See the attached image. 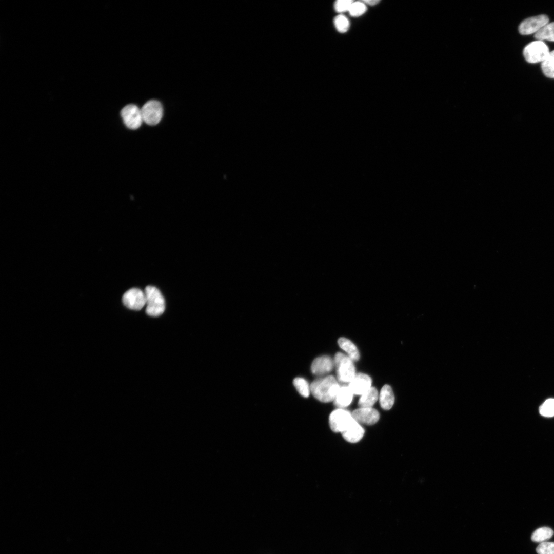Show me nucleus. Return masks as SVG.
<instances>
[{
	"label": "nucleus",
	"mask_w": 554,
	"mask_h": 554,
	"mask_svg": "<svg viewBox=\"0 0 554 554\" xmlns=\"http://www.w3.org/2000/svg\"><path fill=\"white\" fill-rule=\"evenodd\" d=\"M340 388L335 378L327 375L314 380L310 385V391L319 401L326 403L334 400Z\"/></svg>",
	"instance_id": "obj_1"
},
{
	"label": "nucleus",
	"mask_w": 554,
	"mask_h": 554,
	"mask_svg": "<svg viewBox=\"0 0 554 554\" xmlns=\"http://www.w3.org/2000/svg\"><path fill=\"white\" fill-rule=\"evenodd\" d=\"M146 298V312L151 316L162 315L165 309V299L160 291L155 287L147 286L144 290Z\"/></svg>",
	"instance_id": "obj_2"
},
{
	"label": "nucleus",
	"mask_w": 554,
	"mask_h": 554,
	"mask_svg": "<svg viewBox=\"0 0 554 554\" xmlns=\"http://www.w3.org/2000/svg\"><path fill=\"white\" fill-rule=\"evenodd\" d=\"M334 364L340 382L349 383L356 374L353 361L346 354L337 352L334 355Z\"/></svg>",
	"instance_id": "obj_3"
},
{
	"label": "nucleus",
	"mask_w": 554,
	"mask_h": 554,
	"mask_svg": "<svg viewBox=\"0 0 554 554\" xmlns=\"http://www.w3.org/2000/svg\"><path fill=\"white\" fill-rule=\"evenodd\" d=\"M354 420L352 413L343 408H338L330 413L329 417V424L333 431L342 433Z\"/></svg>",
	"instance_id": "obj_4"
},
{
	"label": "nucleus",
	"mask_w": 554,
	"mask_h": 554,
	"mask_svg": "<svg viewBox=\"0 0 554 554\" xmlns=\"http://www.w3.org/2000/svg\"><path fill=\"white\" fill-rule=\"evenodd\" d=\"M548 47L541 41H536L528 44L523 50L525 60L530 63L542 62L548 55Z\"/></svg>",
	"instance_id": "obj_5"
},
{
	"label": "nucleus",
	"mask_w": 554,
	"mask_h": 554,
	"mask_svg": "<svg viewBox=\"0 0 554 554\" xmlns=\"http://www.w3.org/2000/svg\"><path fill=\"white\" fill-rule=\"evenodd\" d=\"M143 121L149 125L157 124L162 119L163 109L161 103L154 100L147 102L141 109Z\"/></svg>",
	"instance_id": "obj_6"
},
{
	"label": "nucleus",
	"mask_w": 554,
	"mask_h": 554,
	"mask_svg": "<svg viewBox=\"0 0 554 554\" xmlns=\"http://www.w3.org/2000/svg\"><path fill=\"white\" fill-rule=\"evenodd\" d=\"M121 115L126 126L132 130L138 128L143 118L141 109L134 104L125 106L121 111Z\"/></svg>",
	"instance_id": "obj_7"
},
{
	"label": "nucleus",
	"mask_w": 554,
	"mask_h": 554,
	"mask_svg": "<svg viewBox=\"0 0 554 554\" xmlns=\"http://www.w3.org/2000/svg\"><path fill=\"white\" fill-rule=\"evenodd\" d=\"M122 301L128 308L140 310L146 305L145 292L136 288L130 289L123 294Z\"/></svg>",
	"instance_id": "obj_8"
},
{
	"label": "nucleus",
	"mask_w": 554,
	"mask_h": 554,
	"mask_svg": "<svg viewBox=\"0 0 554 554\" xmlns=\"http://www.w3.org/2000/svg\"><path fill=\"white\" fill-rule=\"evenodd\" d=\"M549 18L545 15L531 17L524 20L519 26V31L522 35H528L537 32L547 24Z\"/></svg>",
	"instance_id": "obj_9"
},
{
	"label": "nucleus",
	"mask_w": 554,
	"mask_h": 554,
	"mask_svg": "<svg viewBox=\"0 0 554 554\" xmlns=\"http://www.w3.org/2000/svg\"><path fill=\"white\" fill-rule=\"evenodd\" d=\"M352 414L354 419L361 425H373L380 418L379 412L372 407H359L355 409Z\"/></svg>",
	"instance_id": "obj_10"
},
{
	"label": "nucleus",
	"mask_w": 554,
	"mask_h": 554,
	"mask_svg": "<svg viewBox=\"0 0 554 554\" xmlns=\"http://www.w3.org/2000/svg\"><path fill=\"white\" fill-rule=\"evenodd\" d=\"M371 379L367 374L357 373L349 383V388L353 394L362 395L371 387Z\"/></svg>",
	"instance_id": "obj_11"
},
{
	"label": "nucleus",
	"mask_w": 554,
	"mask_h": 554,
	"mask_svg": "<svg viewBox=\"0 0 554 554\" xmlns=\"http://www.w3.org/2000/svg\"><path fill=\"white\" fill-rule=\"evenodd\" d=\"M334 366V361L331 357L323 355L313 360L311 366V370L314 375H324L331 372Z\"/></svg>",
	"instance_id": "obj_12"
},
{
	"label": "nucleus",
	"mask_w": 554,
	"mask_h": 554,
	"mask_svg": "<svg viewBox=\"0 0 554 554\" xmlns=\"http://www.w3.org/2000/svg\"><path fill=\"white\" fill-rule=\"evenodd\" d=\"M365 430L361 425L355 420L349 427L342 432L344 439L350 443H357L360 441L364 434Z\"/></svg>",
	"instance_id": "obj_13"
},
{
	"label": "nucleus",
	"mask_w": 554,
	"mask_h": 554,
	"mask_svg": "<svg viewBox=\"0 0 554 554\" xmlns=\"http://www.w3.org/2000/svg\"><path fill=\"white\" fill-rule=\"evenodd\" d=\"M353 394L348 386L340 387L334 400V404L339 408L348 406L352 401Z\"/></svg>",
	"instance_id": "obj_14"
},
{
	"label": "nucleus",
	"mask_w": 554,
	"mask_h": 554,
	"mask_svg": "<svg viewBox=\"0 0 554 554\" xmlns=\"http://www.w3.org/2000/svg\"><path fill=\"white\" fill-rule=\"evenodd\" d=\"M379 398L380 406L383 409H391L394 402V396L391 387L388 385H384L380 391Z\"/></svg>",
	"instance_id": "obj_15"
},
{
	"label": "nucleus",
	"mask_w": 554,
	"mask_h": 554,
	"mask_svg": "<svg viewBox=\"0 0 554 554\" xmlns=\"http://www.w3.org/2000/svg\"><path fill=\"white\" fill-rule=\"evenodd\" d=\"M339 346L344 350L352 361H357L360 359L359 351L356 346L349 339L341 337L338 340Z\"/></svg>",
	"instance_id": "obj_16"
},
{
	"label": "nucleus",
	"mask_w": 554,
	"mask_h": 554,
	"mask_svg": "<svg viewBox=\"0 0 554 554\" xmlns=\"http://www.w3.org/2000/svg\"><path fill=\"white\" fill-rule=\"evenodd\" d=\"M379 398L377 389L371 387L366 392L361 395L359 402V407H372Z\"/></svg>",
	"instance_id": "obj_17"
},
{
	"label": "nucleus",
	"mask_w": 554,
	"mask_h": 554,
	"mask_svg": "<svg viewBox=\"0 0 554 554\" xmlns=\"http://www.w3.org/2000/svg\"><path fill=\"white\" fill-rule=\"evenodd\" d=\"M538 41H554V22L548 23L535 34Z\"/></svg>",
	"instance_id": "obj_18"
},
{
	"label": "nucleus",
	"mask_w": 554,
	"mask_h": 554,
	"mask_svg": "<svg viewBox=\"0 0 554 554\" xmlns=\"http://www.w3.org/2000/svg\"><path fill=\"white\" fill-rule=\"evenodd\" d=\"M553 530L547 527L537 529L531 535V539L535 542H543L549 539L553 535Z\"/></svg>",
	"instance_id": "obj_19"
},
{
	"label": "nucleus",
	"mask_w": 554,
	"mask_h": 554,
	"mask_svg": "<svg viewBox=\"0 0 554 554\" xmlns=\"http://www.w3.org/2000/svg\"><path fill=\"white\" fill-rule=\"evenodd\" d=\"M541 68L545 76L554 78V50L542 62Z\"/></svg>",
	"instance_id": "obj_20"
},
{
	"label": "nucleus",
	"mask_w": 554,
	"mask_h": 554,
	"mask_svg": "<svg viewBox=\"0 0 554 554\" xmlns=\"http://www.w3.org/2000/svg\"><path fill=\"white\" fill-rule=\"evenodd\" d=\"M293 384L298 392L303 397L307 398L310 393V385L304 378L298 377L293 381Z\"/></svg>",
	"instance_id": "obj_21"
},
{
	"label": "nucleus",
	"mask_w": 554,
	"mask_h": 554,
	"mask_svg": "<svg viewBox=\"0 0 554 554\" xmlns=\"http://www.w3.org/2000/svg\"><path fill=\"white\" fill-rule=\"evenodd\" d=\"M333 23L337 30L341 33L347 32L350 27L349 19L342 14H339L335 17Z\"/></svg>",
	"instance_id": "obj_22"
},
{
	"label": "nucleus",
	"mask_w": 554,
	"mask_h": 554,
	"mask_svg": "<svg viewBox=\"0 0 554 554\" xmlns=\"http://www.w3.org/2000/svg\"><path fill=\"white\" fill-rule=\"evenodd\" d=\"M539 411L543 417L547 418L554 417V398L546 400L540 406Z\"/></svg>",
	"instance_id": "obj_23"
},
{
	"label": "nucleus",
	"mask_w": 554,
	"mask_h": 554,
	"mask_svg": "<svg viewBox=\"0 0 554 554\" xmlns=\"http://www.w3.org/2000/svg\"><path fill=\"white\" fill-rule=\"evenodd\" d=\"M366 10L367 6L362 1H354L348 12L352 17H359L364 14Z\"/></svg>",
	"instance_id": "obj_24"
},
{
	"label": "nucleus",
	"mask_w": 554,
	"mask_h": 554,
	"mask_svg": "<svg viewBox=\"0 0 554 554\" xmlns=\"http://www.w3.org/2000/svg\"><path fill=\"white\" fill-rule=\"evenodd\" d=\"M538 554H554V542H541L536 548Z\"/></svg>",
	"instance_id": "obj_25"
},
{
	"label": "nucleus",
	"mask_w": 554,
	"mask_h": 554,
	"mask_svg": "<svg viewBox=\"0 0 554 554\" xmlns=\"http://www.w3.org/2000/svg\"><path fill=\"white\" fill-rule=\"evenodd\" d=\"M354 1L338 0L334 4V8L336 12L342 13L348 12Z\"/></svg>",
	"instance_id": "obj_26"
},
{
	"label": "nucleus",
	"mask_w": 554,
	"mask_h": 554,
	"mask_svg": "<svg viewBox=\"0 0 554 554\" xmlns=\"http://www.w3.org/2000/svg\"><path fill=\"white\" fill-rule=\"evenodd\" d=\"M362 2L367 6H374L378 4L380 2V0H364Z\"/></svg>",
	"instance_id": "obj_27"
}]
</instances>
